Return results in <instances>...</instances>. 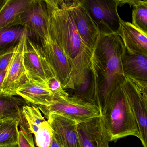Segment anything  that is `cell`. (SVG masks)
I'll return each instance as SVG.
<instances>
[{
    "instance_id": "obj_1",
    "label": "cell",
    "mask_w": 147,
    "mask_h": 147,
    "mask_svg": "<svg viewBox=\"0 0 147 147\" xmlns=\"http://www.w3.org/2000/svg\"><path fill=\"white\" fill-rule=\"evenodd\" d=\"M50 16L51 38L66 56L72 69V89L81 94L96 87L94 51L81 38L72 14L70 1L45 0Z\"/></svg>"
},
{
    "instance_id": "obj_2",
    "label": "cell",
    "mask_w": 147,
    "mask_h": 147,
    "mask_svg": "<svg viewBox=\"0 0 147 147\" xmlns=\"http://www.w3.org/2000/svg\"><path fill=\"white\" fill-rule=\"evenodd\" d=\"M125 48L119 35L100 36L94 52L97 105L102 114L116 91L127 80L122 57Z\"/></svg>"
},
{
    "instance_id": "obj_3",
    "label": "cell",
    "mask_w": 147,
    "mask_h": 147,
    "mask_svg": "<svg viewBox=\"0 0 147 147\" xmlns=\"http://www.w3.org/2000/svg\"><path fill=\"white\" fill-rule=\"evenodd\" d=\"M102 115L110 142L129 136L140 138L135 115L123 86L113 94Z\"/></svg>"
},
{
    "instance_id": "obj_4",
    "label": "cell",
    "mask_w": 147,
    "mask_h": 147,
    "mask_svg": "<svg viewBox=\"0 0 147 147\" xmlns=\"http://www.w3.org/2000/svg\"><path fill=\"white\" fill-rule=\"evenodd\" d=\"M46 117L55 113L74 120L77 123L102 115L98 107L75 96L55 97L50 105H37Z\"/></svg>"
},
{
    "instance_id": "obj_5",
    "label": "cell",
    "mask_w": 147,
    "mask_h": 147,
    "mask_svg": "<svg viewBox=\"0 0 147 147\" xmlns=\"http://www.w3.org/2000/svg\"><path fill=\"white\" fill-rule=\"evenodd\" d=\"M101 36L119 35L122 20L117 12L118 0H82Z\"/></svg>"
},
{
    "instance_id": "obj_6",
    "label": "cell",
    "mask_w": 147,
    "mask_h": 147,
    "mask_svg": "<svg viewBox=\"0 0 147 147\" xmlns=\"http://www.w3.org/2000/svg\"><path fill=\"white\" fill-rule=\"evenodd\" d=\"M28 35H24L14 47L13 55L7 68L3 83L0 86V97L17 95L19 88L29 80L24 64V55Z\"/></svg>"
},
{
    "instance_id": "obj_7",
    "label": "cell",
    "mask_w": 147,
    "mask_h": 147,
    "mask_svg": "<svg viewBox=\"0 0 147 147\" xmlns=\"http://www.w3.org/2000/svg\"><path fill=\"white\" fill-rule=\"evenodd\" d=\"M24 64L29 79L48 83L56 77L43 48L32 42L28 36L24 55Z\"/></svg>"
},
{
    "instance_id": "obj_8",
    "label": "cell",
    "mask_w": 147,
    "mask_h": 147,
    "mask_svg": "<svg viewBox=\"0 0 147 147\" xmlns=\"http://www.w3.org/2000/svg\"><path fill=\"white\" fill-rule=\"evenodd\" d=\"M21 25L38 36L42 43L51 38L50 16L44 1L33 0L31 5L10 27Z\"/></svg>"
},
{
    "instance_id": "obj_9",
    "label": "cell",
    "mask_w": 147,
    "mask_h": 147,
    "mask_svg": "<svg viewBox=\"0 0 147 147\" xmlns=\"http://www.w3.org/2000/svg\"><path fill=\"white\" fill-rule=\"evenodd\" d=\"M72 14L81 38L94 51L100 33L95 22L82 1H70Z\"/></svg>"
},
{
    "instance_id": "obj_10",
    "label": "cell",
    "mask_w": 147,
    "mask_h": 147,
    "mask_svg": "<svg viewBox=\"0 0 147 147\" xmlns=\"http://www.w3.org/2000/svg\"><path fill=\"white\" fill-rule=\"evenodd\" d=\"M77 129L81 147H109L103 115L77 123Z\"/></svg>"
},
{
    "instance_id": "obj_11",
    "label": "cell",
    "mask_w": 147,
    "mask_h": 147,
    "mask_svg": "<svg viewBox=\"0 0 147 147\" xmlns=\"http://www.w3.org/2000/svg\"><path fill=\"white\" fill-rule=\"evenodd\" d=\"M45 52L63 89H72V69L67 57L51 38L43 43Z\"/></svg>"
},
{
    "instance_id": "obj_12",
    "label": "cell",
    "mask_w": 147,
    "mask_h": 147,
    "mask_svg": "<svg viewBox=\"0 0 147 147\" xmlns=\"http://www.w3.org/2000/svg\"><path fill=\"white\" fill-rule=\"evenodd\" d=\"M137 124L140 138L144 147H147V109L137 85L129 79L123 86Z\"/></svg>"
},
{
    "instance_id": "obj_13",
    "label": "cell",
    "mask_w": 147,
    "mask_h": 147,
    "mask_svg": "<svg viewBox=\"0 0 147 147\" xmlns=\"http://www.w3.org/2000/svg\"><path fill=\"white\" fill-rule=\"evenodd\" d=\"M46 118L54 136L63 147H81L76 122L55 113H50Z\"/></svg>"
},
{
    "instance_id": "obj_14",
    "label": "cell",
    "mask_w": 147,
    "mask_h": 147,
    "mask_svg": "<svg viewBox=\"0 0 147 147\" xmlns=\"http://www.w3.org/2000/svg\"><path fill=\"white\" fill-rule=\"evenodd\" d=\"M16 94L30 104L36 105H50L55 100L48 83L32 79L20 86Z\"/></svg>"
},
{
    "instance_id": "obj_15",
    "label": "cell",
    "mask_w": 147,
    "mask_h": 147,
    "mask_svg": "<svg viewBox=\"0 0 147 147\" xmlns=\"http://www.w3.org/2000/svg\"><path fill=\"white\" fill-rule=\"evenodd\" d=\"M119 35L128 52L147 57V34L138 30L132 23L122 20Z\"/></svg>"
},
{
    "instance_id": "obj_16",
    "label": "cell",
    "mask_w": 147,
    "mask_h": 147,
    "mask_svg": "<svg viewBox=\"0 0 147 147\" xmlns=\"http://www.w3.org/2000/svg\"><path fill=\"white\" fill-rule=\"evenodd\" d=\"M122 63L124 74L127 79L138 87H147V57L133 55L125 50Z\"/></svg>"
},
{
    "instance_id": "obj_17",
    "label": "cell",
    "mask_w": 147,
    "mask_h": 147,
    "mask_svg": "<svg viewBox=\"0 0 147 147\" xmlns=\"http://www.w3.org/2000/svg\"><path fill=\"white\" fill-rule=\"evenodd\" d=\"M15 96L1 97L0 119L6 117L18 119L20 120V129L30 132L23 113L24 106L30 104L21 97Z\"/></svg>"
},
{
    "instance_id": "obj_18",
    "label": "cell",
    "mask_w": 147,
    "mask_h": 147,
    "mask_svg": "<svg viewBox=\"0 0 147 147\" xmlns=\"http://www.w3.org/2000/svg\"><path fill=\"white\" fill-rule=\"evenodd\" d=\"M33 0L5 1L0 11V29L10 27L31 5Z\"/></svg>"
},
{
    "instance_id": "obj_19",
    "label": "cell",
    "mask_w": 147,
    "mask_h": 147,
    "mask_svg": "<svg viewBox=\"0 0 147 147\" xmlns=\"http://www.w3.org/2000/svg\"><path fill=\"white\" fill-rule=\"evenodd\" d=\"M19 124L17 118L0 119V146L18 144Z\"/></svg>"
},
{
    "instance_id": "obj_20",
    "label": "cell",
    "mask_w": 147,
    "mask_h": 147,
    "mask_svg": "<svg viewBox=\"0 0 147 147\" xmlns=\"http://www.w3.org/2000/svg\"><path fill=\"white\" fill-rule=\"evenodd\" d=\"M37 106L30 104L23 108L24 117L28 125L30 132L35 135L37 133L42 124L46 121L43 117Z\"/></svg>"
},
{
    "instance_id": "obj_21",
    "label": "cell",
    "mask_w": 147,
    "mask_h": 147,
    "mask_svg": "<svg viewBox=\"0 0 147 147\" xmlns=\"http://www.w3.org/2000/svg\"><path fill=\"white\" fill-rule=\"evenodd\" d=\"M26 27H10L1 30L0 46L4 47L9 44L16 41H19L24 35L28 36L30 33Z\"/></svg>"
},
{
    "instance_id": "obj_22",
    "label": "cell",
    "mask_w": 147,
    "mask_h": 147,
    "mask_svg": "<svg viewBox=\"0 0 147 147\" xmlns=\"http://www.w3.org/2000/svg\"><path fill=\"white\" fill-rule=\"evenodd\" d=\"M132 24L138 30L147 34V4L144 1H141L134 7Z\"/></svg>"
},
{
    "instance_id": "obj_23",
    "label": "cell",
    "mask_w": 147,
    "mask_h": 147,
    "mask_svg": "<svg viewBox=\"0 0 147 147\" xmlns=\"http://www.w3.org/2000/svg\"><path fill=\"white\" fill-rule=\"evenodd\" d=\"M53 130L48 120L44 122L35 135L38 147H50L53 139Z\"/></svg>"
},
{
    "instance_id": "obj_24",
    "label": "cell",
    "mask_w": 147,
    "mask_h": 147,
    "mask_svg": "<svg viewBox=\"0 0 147 147\" xmlns=\"http://www.w3.org/2000/svg\"><path fill=\"white\" fill-rule=\"evenodd\" d=\"M48 84L55 97H67L69 96V94L64 90L61 82L56 77L50 80Z\"/></svg>"
},
{
    "instance_id": "obj_25",
    "label": "cell",
    "mask_w": 147,
    "mask_h": 147,
    "mask_svg": "<svg viewBox=\"0 0 147 147\" xmlns=\"http://www.w3.org/2000/svg\"><path fill=\"white\" fill-rule=\"evenodd\" d=\"M18 144L20 147H35L32 133L20 130Z\"/></svg>"
},
{
    "instance_id": "obj_26",
    "label": "cell",
    "mask_w": 147,
    "mask_h": 147,
    "mask_svg": "<svg viewBox=\"0 0 147 147\" xmlns=\"http://www.w3.org/2000/svg\"><path fill=\"white\" fill-rule=\"evenodd\" d=\"M13 50H14V47L10 48L5 52L1 55L0 73L7 68L12 57Z\"/></svg>"
},
{
    "instance_id": "obj_27",
    "label": "cell",
    "mask_w": 147,
    "mask_h": 147,
    "mask_svg": "<svg viewBox=\"0 0 147 147\" xmlns=\"http://www.w3.org/2000/svg\"><path fill=\"white\" fill-rule=\"evenodd\" d=\"M118 1L119 5V6H122L125 4H128L130 6H136L138 5L141 1H138V0H126V1H119L118 0Z\"/></svg>"
},
{
    "instance_id": "obj_28",
    "label": "cell",
    "mask_w": 147,
    "mask_h": 147,
    "mask_svg": "<svg viewBox=\"0 0 147 147\" xmlns=\"http://www.w3.org/2000/svg\"><path fill=\"white\" fill-rule=\"evenodd\" d=\"M139 88V89L141 91V93L142 95L144 101L146 108L147 109V87L144 88Z\"/></svg>"
},
{
    "instance_id": "obj_29",
    "label": "cell",
    "mask_w": 147,
    "mask_h": 147,
    "mask_svg": "<svg viewBox=\"0 0 147 147\" xmlns=\"http://www.w3.org/2000/svg\"><path fill=\"white\" fill-rule=\"evenodd\" d=\"M50 147H63V145L60 143V142L58 141L55 136H53L52 142Z\"/></svg>"
},
{
    "instance_id": "obj_30",
    "label": "cell",
    "mask_w": 147,
    "mask_h": 147,
    "mask_svg": "<svg viewBox=\"0 0 147 147\" xmlns=\"http://www.w3.org/2000/svg\"><path fill=\"white\" fill-rule=\"evenodd\" d=\"M7 70V68L0 73V86H1L3 83V81L5 76L6 74Z\"/></svg>"
},
{
    "instance_id": "obj_31",
    "label": "cell",
    "mask_w": 147,
    "mask_h": 147,
    "mask_svg": "<svg viewBox=\"0 0 147 147\" xmlns=\"http://www.w3.org/2000/svg\"><path fill=\"white\" fill-rule=\"evenodd\" d=\"M0 147H20L18 144H9V145H1Z\"/></svg>"
},
{
    "instance_id": "obj_32",
    "label": "cell",
    "mask_w": 147,
    "mask_h": 147,
    "mask_svg": "<svg viewBox=\"0 0 147 147\" xmlns=\"http://www.w3.org/2000/svg\"><path fill=\"white\" fill-rule=\"evenodd\" d=\"M145 1V2L146 4H147V0H145V1Z\"/></svg>"
}]
</instances>
